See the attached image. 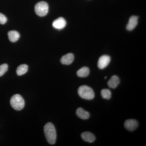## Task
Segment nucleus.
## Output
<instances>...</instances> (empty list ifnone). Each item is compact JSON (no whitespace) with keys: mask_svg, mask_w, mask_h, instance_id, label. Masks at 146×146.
I'll list each match as a JSON object with an SVG mask.
<instances>
[{"mask_svg":"<svg viewBox=\"0 0 146 146\" xmlns=\"http://www.w3.org/2000/svg\"><path fill=\"white\" fill-rule=\"evenodd\" d=\"M35 11L38 16L43 17L46 16L48 12V5L46 2H39L35 5Z\"/></svg>","mask_w":146,"mask_h":146,"instance_id":"obj_4","label":"nucleus"},{"mask_svg":"<svg viewBox=\"0 0 146 146\" xmlns=\"http://www.w3.org/2000/svg\"><path fill=\"white\" fill-rule=\"evenodd\" d=\"M138 17L136 16H132L129 18L128 23L127 25L126 29L127 30L132 31L136 27L138 24Z\"/></svg>","mask_w":146,"mask_h":146,"instance_id":"obj_9","label":"nucleus"},{"mask_svg":"<svg viewBox=\"0 0 146 146\" xmlns=\"http://www.w3.org/2000/svg\"><path fill=\"white\" fill-rule=\"evenodd\" d=\"M74 59V56L73 54L68 53L62 56L60 61L63 65H69L73 63Z\"/></svg>","mask_w":146,"mask_h":146,"instance_id":"obj_8","label":"nucleus"},{"mask_svg":"<svg viewBox=\"0 0 146 146\" xmlns=\"http://www.w3.org/2000/svg\"><path fill=\"white\" fill-rule=\"evenodd\" d=\"M78 92L80 97L84 99L93 100L95 97V94L93 89L86 85L80 86L78 88Z\"/></svg>","mask_w":146,"mask_h":146,"instance_id":"obj_2","label":"nucleus"},{"mask_svg":"<svg viewBox=\"0 0 146 146\" xmlns=\"http://www.w3.org/2000/svg\"><path fill=\"white\" fill-rule=\"evenodd\" d=\"M90 71L89 68L84 67L79 70L77 72V75L80 77L84 78L88 76L89 74Z\"/></svg>","mask_w":146,"mask_h":146,"instance_id":"obj_14","label":"nucleus"},{"mask_svg":"<svg viewBox=\"0 0 146 146\" xmlns=\"http://www.w3.org/2000/svg\"><path fill=\"white\" fill-rule=\"evenodd\" d=\"M107 78V77H105V78Z\"/></svg>","mask_w":146,"mask_h":146,"instance_id":"obj_19","label":"nucleus"},{"mask_svg":"<svg viewBox=\"0 0 146 146\" xmlns=\"http://www.w3.org/2000/svg\"><path fill=\"white\" fill-rule=\"evenodd\" d=\"M77 115L82 119H87L90 117L89 112L84 110L82 108H78L76 111Z\"/></svg>","mask_w":146,"mask_h":146,"instance_id":"obj_12","label":"nucleus"},{"mask_svg":"<svg viewBox=\"0 0 146 146\" xmlns=\"http://www.w3.org/2000/svg\"><path fill=\"white\" fill-rule=\"evenodd\" d=\"M102 96L105 99L109 100L111 98V92L109 89H103L101 92Z\"/></svg>","mask_w":146,"mask_h":146,"instance_id":"obj_16","label":"nucleus"},{"mask_svg":"<svg viewBox=\"0 0 146 146\" xmlns=\"http://www.w3.org/2000/svg\"><path fill=\"white\" fill-rule=\"evenodd\" d=\"M7 17L4 14L0 13V24L4 25L7 22Z\"/></svg>","mask_w":146,"mask_h":146,"instance_id":"obj_18","label":"nucleus"},{"mask_svg":"<svg viewBox=\"0 0 146 146\" xmlns=\"http://www.w3.org/2000/svg\"><path fill=\"white\" fill-rule=\"evenodd\" d=\"M119 83L120 80L119 78L117 76L114 75L111 77L108 82V85L110 88L115 89L119 85Z\"/></svg>","mask_w":146,"mask_h":146,"instance_id":"obj_11","label":"nucleus"},{"mask_svg":"<svg viewBox=\"0 0 146 146\" xmlns=\"http://www.w3.org/2000/svg\"><path fill=\"white\" fill-rule=\"evenodd\" d=\"M46 139L49 143L54 145L55 143L56 139V133L54 125L51 123H48L44 127Z\"/></svg>","mask_w":146,"mask_h":146,"instance_id":"obj_1","label":"nucleus"},{"mask_svg":"<svg viewBox=\"0 0 146 146\" xmlns=\"http://www.w3.org/2000/svg\"><path fill=\"white\" fill-rule=\"evenodd\" d=\"M66 23L65 19L62 17H60L53 22L52 26L55 29L61 30L65 27Z\"/></svg>","mask_w":146,"mask_h":146,"instance_id":"obj_6","label":"nucleus"},{"mask_svg":"<svg viewBox=\"0 0 146 146\" xmlns=\"http://www.w3.org/2000/svg\"><path fill=\"white\" fill-rule=\"evenodd\" d=\"M111 58L109 56L104 55L100 58L98 61V66L101 70L104 69L109 65Z\"/></svg>","mask_w":146,"mask_h":146,"instance_id":"obj_5","label":"nucleus"},{"mask_svg":"<svg viewBox=\"0 0 146 146\" xmlns=\"http://www.w3.org/2000/svg\"><path fill=\"white\" fill-rule=\"evenodd\" d=\"M10 102L11 107L16 110H21L25 107V100L19 94H16L11 97Z\"/></svg>","mask_w":146,"mask_h":146,"instance_id":"obj_3","label":"nucleus"},{"mask_svg":"<svg viewBox=\"0 0 146 146\" xmlns=\"http://www.w3.org/2000/svg\"><path fill=\"white\" fill-rule=\"evenodd\" d=\"M138 125V121L134 119H128L125 121L124 126L127 130L133 131L137 128Z\"/></svg>","mask_w":146,"mask_h":146,"instance_id":"obj_7","label":"nucleus"},{"mask_svg":"<svg viewBox=\"0 0 146 146\" xmlns=\"http://www.w3.org/2000/svg\"><path fill=\"white\" fill-rule=\"evenodd\" d=\"M28 70V66L26 64H23L18 66L16 70V74L18 76H21L25 74Z\"/></svg>","mask_w":146,"mask_h":146,"instance_id":"obj_15","label":"nucleus"},{"mask_svg":"<svg viewBox=\"0 0 146 146\" xmlns=\"http://www.w3.org/2000/svg\"><path fill=\"white\" fill-rule=\"evenodd\" d=\"M9 39L10 42H17L20 37V35L18 31H11L8 33Z\"/></svg>","mask_w":146,"mask_h":146,"instance_id":"obj_13","label":"nucleus"},{"mask_svg":"<svg viewBox=\"0 0 146 146\" xmlns=\"http://www.w3.org/2000/svg\"><path fill=\"white\" fill-rule=\"evenodd\" d=\"M8 65L7 64H3L0 65V77L4 74L8 70Z\"/></svg>","mask_w":146,"mask_h":146,"instance_id":"obj_17","label":"nucleus"},{"mask_svg":"<svg viewBox=\"0 0 146 146\" xmlns=\"http://www.w3.org/2000/svg\"><path fill=\"white\" fill-rule=\"evenodd\" d=\"M81 136L84 141L89 143H93L96 140V137L94 134L89 131L83 132L82 133Z\"/></svg>","mask_w":146,"mask_h":146,"instance_id":"obj_10","label":"nucleus"}]
</instances>
